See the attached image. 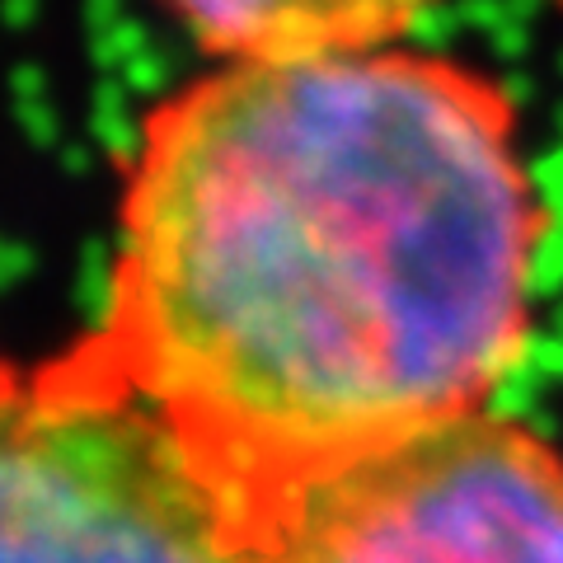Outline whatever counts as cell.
<instances>
[{
	"label": "cell",
	"instance_id": "cell-1",
	"mask_svg": "<svg viewBox=\"0 0 563 563\" xmlns=\"http://www.w3.org/2000/svg\"><path fill=\"white\" fill-rule=\"evenodd\" d=\"M540 244L484 70L225 62L141 122L90 339L244 507L484 413L531 343Z\"/></svg>",
	"mask_w": 563,
	"mask_h": 563
},
{
	"label": "cell",
	"instance_id": "cell-2",
	"mask_svg": "<svg viewBox=\"0 0 563 563\" xmlns=\"http://www.w3.org/2000/svg\"><path fill=\"white\" fill-rule=\"evenodd\" d=\"M0 563H240V507L85 333L0 372Z\"/></svg>",
	"mask_w": 563,
	"mask_h": 563
},
{
	"label": "cell",
	"instance_id": "cell-3",
	"mask_svg": "<svg viewBox=\"0 0 563 563\" xmlns=\"http://www.w3.org/2000/svg\"><path fill=\"white\" fill-rule=\"evenodd\" d=\"M240 563H563V451L493 409L240 507Z\"/></svg>",
	"mask_w": 563,
	"mask_h": 563
},
{
	"label": "cell",
	"instance_id": "cell-4",
	"mask_svg": "<svg viewBox=\"0 0 563 563\" xmlns=\"http://www.w3.org/2000/svg\"><path fill=\"white\" fill-rule=\"evenodd\" d=\"M225 62H306L395 47L437 0H161Z\"/></svg>",
	"mask_w": 563,
	"mask_h": 563
},
{
	"label": "cell",
	"instance_id": "cell-5",
	"mask_svg": "<svg viewBox=\"0 0 563 563\" xmlns=\"http://www.w3.org/2000/svg\"><path fill=\"white\" fill-rule=\"evenodd\" d=\"M554 5H559V10H563V0H554Z\"/></svg>",
	"mask_w": 563,
	"mask_h": 563
},
{
	"label": "cell",
	"instance_id": "cell-6",
	"mask_svg": "<svg viewBox=\"0 0 563 563\" xmlns=\"http://www.w3.org/2000/svg\"><path fill=\"white\" fill-rule=\"evenodd\" d=\"M0 372H5V362H0Z\"/></svg>",
	"mask_w": 563,
	"mask_h": 563
}]
</instances>
